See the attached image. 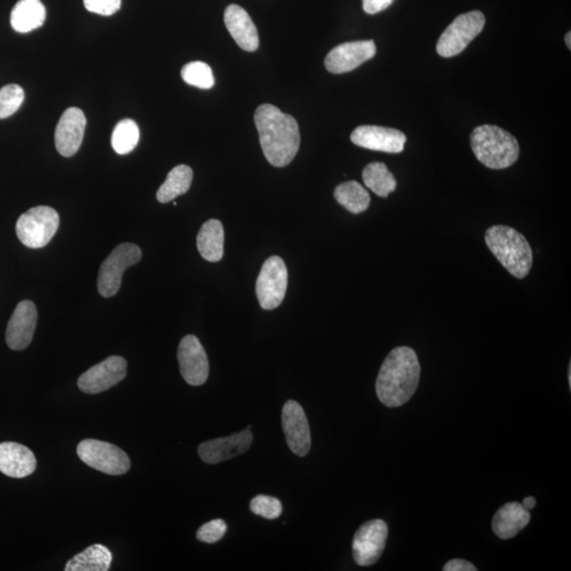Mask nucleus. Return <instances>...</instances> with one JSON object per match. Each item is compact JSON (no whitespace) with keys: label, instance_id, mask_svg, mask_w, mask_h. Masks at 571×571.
Listing matches in <instances>:
<instances>
[{"label":"nucleus","instance_id":"1","mask_svg":"<svg viewBox=\"0 0 571 571\" xmlns=\"http://www.w3.org/2000/svg\"><path fill=\"white\" fill-rule=\"evenodd\" d=\"M256 128L266 159L275 168H284L297 156L301 144L300 127L291 115L271 104H262L254 115Z\"/></svg>","mask_w":571,"mask_h":571},{"label":"nucleus","instance_id":"2","mask_svg":"<svg viewBox=\"0 0 571 571\" xmlns=\"http://www.w3.org/2000/svg\"><path fill=\"white\" fill-rule=\"evenodd\" d=\"M420 363L415 351L408 346L393 349L381 366L376 382L377 396L387 408H399L416 393Z\"/></svg>","mask_w":571,"mask_h":571},{"label":"nucleus","instance_id":"3","mask_svg":"<svg viewBox=\"0 0 571 571\" xmlns=\"http://www.w3.org/2000/svg\"><path fill=\"white\" fill-rule=\"evenodd\" d=\"M490 251L516 279L526 278L534 264V252L525 236L508 226H494L484 235Z\"/></svg>","mask_w":571,"mask_h":571},{"label":"nucleus","instance_id":"4","mask_svg":"<svg viewBox=\"0 0 571 571\" xmlns=\"http://www.w3.org/2000/svg\"><path fill=\"white\" fill-rule=\"evenodd\" d=\"M471 148L477 160L492 169L510 168L520 156V146L515 138L508 131L488 124L472 131Z\"/></svg>","mask_w":571,"mask_h":571},{"label":"nucleus","instance_id":"5","mask_svg":"<svg viewBox=\"0 0 571 571\" xmlns=\"http://www.w3.org/2000/svg\"><path fill=\"white\" fill-rule=\"evenodd\" d=\"M60 227V216L55 209L39 206L28 209L16 222V235L22 244L31 249L47 246Z\"/></svg>","mask_w":571,"mask_h":571},{"label":"nucleus","instance_id":"6","mask_svg":"<svg viewBox=\"0 0 571 571\" xmlns=\"http://www.w3.org/2000/svg\"><path fill=\"white\" fill-rule=\"evenodd\" d=\"M76 451L84 464L105 474L123 475L130 468L127 453L113 444L97 439H85L78 444Z\"/></svg>","mask_w":571,"mask_h":571},{"label":"nucleus","instance_id":"7","mask_svg":"<svg viewBox=\"0 0 571 571\" xmlns=\"http://www.w3.org/2000/svg\"><path fill=\"white\" fill-rule=\"evenodd\" d=\"M141 258V249L130 242L115 248L108 258L102 262L100 271H98L97 289L102 297H114L121 287L123 273L129 267L138 264Z\"/></svg>","mask_w":571,"mask_h":571},{"label":"nucleus","instance_id":"8","mask_svg":"<svg viewBox=\"0 0 571 571\" xmlns=\"http://www.w3.org/2000/svg\"><path fill=\"white\" fill-rule=\"evenodd\" d=\"M484 24L485 18L481 11H471L457 16L438 39V55L443 57L461 55L483 31Z\"/></svg>","mask_w":571,"mask_h":571},{"label":"nucleus","instance_id":"9","mask_svg":"<svg viewBox=\"0 0 571 571\" xmlns=\"http://www.w3.org/2000/svg\"><path fill=\"white\" fill-rule=\"evenodd\" d=\"M288 285V271L280 256H271L261 267L256 281V295L262 310L273 311L283 303Z\"/></svg>","mask_w":571,"mask_h":571},{"label":"nucleus","instance_id":"10","mask_svg":"<svg viewBox=\"0 0 571 571\" xmlns=\"http://www.w3.org/2000/svg\"><path fill=\"white\" fill-rule=\"evenodd\" d=\"M389 528L382 520L366 522L361 526L352 542L353 559L360 566H373L385 549Z\"/></svg>","mask_w":571,"mask_h":571},{"label":"nucleus","instance_id":"11","mask_svg":"<svg viewBox=\"0 0 571 571\" xmlns=\"http://www.w3.org/2000/svg\"><path fill=\"white\" fill-rule=\"evenodd\" d=\"M127 360L111 356L84 372L78 379L77 385L83 393L95 395L120 383L127 377Z\"/></svg>","mask_w":571,"mask_h":571},{"label":"nucleus","instance_id":"12","mask_svg":"<svg viewBox=\"0 0 571 571\" xmlns=\"http://www.w3.org/2000/svg\"><path fill=\"white\" fill-rule=\"evenodd\" d=\"M281 424L289 449L295 455L306 456L311 448V434L310 423L300 403L288 400L281 412Z\"/></svg>","mask_w":571,"mask_h":571},{"label":"nucleus","instance_id":"13","mask_svg":"<svg viewBox=\"0 0 571 571\" xmlns=\"http://www.w3.org/2000/svg\"><path fill=\"white\" fill-rule=\"evenodd\" d=\"M377 52L373 41L344 43L334 47L325 58V67L334 75L346 74L370 61Z\"/></svg>","mask_w":571,"mask_h":571},{"label":"nucleus","instance_id":"14","mask_svg":"<svg viewBox=\"0 0 571 571\" xmlns=\"http://www.w3.org/2000/svg\"><path fill=\"white\" fill-rule=\"evenodd\" d=\"M178 361L181 376L189 385L200 386L206 383L209 377V360L197 337L189 334L181 340Z\"/></svg>","mask_w":571,"mask_h":571},{"label":"nucleus","instance_id":"15","mask_svg":"<svg viewBox=\"0 0 571 571\" xmlns=\"http://www.w3.org/2000/svg\"><path fill=\"white\" fill-rule=\"evenodd\" d=\"M351 140L357 147L390 154L403 153L406 136L395 128L363 126L352 131Z\"/></svg>","mask_w":571,"mask_h":571},{"label":"nucleus","instance_id":"16","mask_svg":"<svg viewBox=\"0 0 571 571\" xmlns=\"http://www.w3.org/2000/svg\"><path fill=\"white\" fill-rule=\"evenodd\" d=\"M37 323V311L31 301L19 303L9 321L5 342L13 351H23L32 342Z\"/></svg>","mask_w":571,"mask_h":571},{"label":"nucleus","instance_id":"17","mask_svg":"<svg viewBox=\"0 0 571 571\" xmlns=\"http://www.w3.org/2000/svg\"><path fill=\"white\" fill-rule=\"evenodd\" d=\"M253 443L252 432L249 429L229 437L216 438L199 445V454L203 462L215 464L244 454Z\"/></svg>","mask_w":571,"mask_h":571},{"label":"nucleus","instance_id":"18","mask_svg":"<svg viewBox=\"0 0 571 571\" xmlns=\"http://www.w3.org/2000/svg\"><path fill=\"white\" fill-rule=\"evenodd\" d=\"M87 117L80 108L65 111L56 129V147L64 157H72L80 149L87 128Z\"/></svg>","mask_w":571,"mask_h":571},{"label":"nucleus","instance_id":"19","mask_svg":"<svg viewBox=\"0 0 571 571\" xmlns=\"http://www.w3.org/2000/svg\"><path fill=\"white\" fill-rule=\"evenodd\" d=\"M36 458L33 452L21 444H0V472L13 478L31 475L36 469Z\"/></svg>","mask_w":571,"mask_h":571},{"label":"nucleus","instance_id":"20","mask_svg":"<svg viewBox=\"0 0 571 571\" xmlns=\"http://www.w3.org/2000/svg\"><path fill=\"white\" fill-rule=\"evenodd\" d=\"M225 25L229 35L242 50L248 52L258 50L259 32L245 9L239 5H229L225 12Z\"/></svg>","mask_w":571,"mask_h":571},{"label":"nucleus","instance_id":"21","mask_svg":"<svg viewBox=\"0 0 571 571\" xmlns=\"http://www.w3.org/2000/svg\"><path fill=\"white\" fill-rule=\"evenodd\" d=\"M530 518L529 511L522 504L508 503L497 510L492 521V529L500 539L509 540L527 527Z\"/></svg>","mask_w":571,"mask_h":571},{"label":"nucleus","instance_id":"22","mask_svg":"<svg viewBox=\"0 0 571 571\" xmlns=\"http://www.w3.org/2000/svg\"><path fill=\"white\" fill-rule=\"evenodd\" d=\"M46 16L41 0H19L11 12V25L18 33H28L41 28Z\"/></svg>","mask_w":571,"mask_h":571},{"label":"nucleus","instance_id":"23","mask_svg":"<svg viewBox=\"0 0 571 571\" xmlns=\"http://www.w3.org/2000/svg\"><path fill=\"white\" fill-rule=\"evenodd\" d=\"M225 244V231L222 223L218 219H209L203 223L199 236L197 248L203 259L211 262L221 260Z\"/></svg>","mask_w":571,"mask_h":571},{"label":"nucleus","instance_id":"24","mask_svg":"<svg viewBox=\"0 0 571 571\" xmlns=\"http://www.w3.org/2000/svg\"><path fill=\"white\" fill-rule=\"evenodd\" d=\"M113 562V555L101 544L85 549L66 564V571H107Z\"/></svg>","mask_w":571,"mask_h":571},{"label":"nucleus","instance_id":"25","mask_svg":"<svg viewBox=\"0 0 571 571\" xmlns=\"http://www.w3.org/2000/svg\"><path fill=\"white\" fill-rule=\"evenodd\" d=\"M193 169L185 164L174 168L168 175V178L157 192V199L161 203L173 201L186 194L192 185Z\"/></svg>","mask_w":571,"mask_h":571},{"label":"nucleus","instance_id":"26","mask_svg":"<svg viewBox=\"0 0 571 571\" xmlns=\"http://www.w3.org/2000/svg\"><path fill=\"white\" fill-rule=\"evenodd\" d=\"M334 199L352 214L366 211L371 205L369 192L357 181L344 182L334 189Z\"/></svg>","mask_w":571,"mask_h":571},{"label":"nucleus","instance_id":"27","mask_svg":"<svg viewBox=\"0 0 571 571\" xmlns=\"http://www.w3.org/2000/svg\"><path fill=\"white\" fill-rule=\"evenodd\" d=\"M364 185L373 193L386 199L397 188L395 177L382 162H372L363 169Z\"/></svg>","mask_w":571,"mask_h":571},{"label":"nucleus","instance_id":"28","mask_svg":"<svg viewBox=\"0 0 571 571\" xmlns=\"http://www.w3.org/2000/svg\"><path fill=\"white\" fill-rule=\"evenodd\" d=\"M140 139V129L137 123L130 119L117 124L111 136V146L119 155H127L136 148Z\"/></svg>","mask_w":571,"mask_h":571},{"label":"nucleus","instance_id":"29","mask_svg":"<svg viewBox=\"0 0 571 571\" xmlns=\"http://www.w3.org/2000/svg\"><path fill=\"white\" fill-rule=\"evenodd\" d=\"M183 81L200 89H211L215 85L212 68L203 62H190L181 70Z\"/></svg>","mask_w":571,"mask_h":571},{"label":"nucleus","instance_id":"30","mask_svg":"<svg viewBox=\"0 0 571 571\" xmlns=\"http://www.w3.org/2000/svg\"><path fill=\"white\" fill-rule=\"evenodd\" d=\"M24 100V89L16 84H9L0 89V119L15 115Z\"/></svg>","mask_w":571,"mask_h":571},{"label":"nucleus","instance_id":"31","mask_svg":"<svg viewBox=\"0 0 571 571\" xmlns=\"http://www.w3.org/2000/svg\"><path fill=\"white\" fill-rule=\"evenodd\" d=\"M250 510L254 515L267 518V520H275L281 512H283V505L278 498L268 495H258L253 498L250 503Z\"/></svg>","mask_w":571,"mask_h":571},{"label":"nucleus","instance_id":"32","mask_svg":"<svg viewBox=\"0 0 571 571\" xmlns=\"http://www.w3.org/2000/svg\"><path fill=\"white\" fill-rule=\"evenodd\" d=\"M227 523L220 518L202 525L197 531V540L203 543L214 544L218 543L227 534Z\"/></svg>","mask_w":571,"mask_h":571},{"label":"nucleus","instance_id":"33","mask_svg":"<svg viewBox=\"0 0 571 571\" xmlns=\"http://www.w3.org/2000/svg\"><path fill=\"white\" fill-rule=\"evenodd\" d=\"M122 0H84L85 8L102 16L114 15L120 10Z\"/></svg>","mask_w":571,"mask_h":571},{"label":"nucleus","instance_id":"34","mask_svg":"<svg viewBox=\"0 0 571 571\" xmlns=\"http://www.w3.org/2000/svg\"><path fill=\"white\" fill-rule=\"evenodd\" d=\"M393 0H363V10L367 15H377L390 8Z\"/></svg>","mask_w":571,"mask_h":571},{"label":"nucleus","instance_id":"35","mask_svg":"<svg viewBox=\"0 0 571 571\" xmlns=\"http://www.w3.org/2000/svg\"><path fill=\"white\" fill-rule=\"evenodd\" d=\"M444 571H476L477 568L474 566V564L462 560V559H454L451 560L445 564L444 567Z\"/></svg>","mask_w":571,"mask_h":571},{"label":"nucleus","instance_id":"36","mask_svg":"<svg viewBox=\"0 0 571 571\" xmlns=\"http://www.w3.org/2000/svg\"><path fill=\"white\" fill-rule=\"evenodd\" d=\"M535 498L533 496H529L525 498V500L523 501L522 506L526 509V510H530L535 508Z\"/></svg>","mask_w":571,"mask_h":571},{"label":"nucleus","instance_id":"37","mask_svg":"<svg viewBox=\"0 0 571 571\" xmlns=\"http://www.w3.org/2000/svg\"><path fill=\"white\" fill-rule=\"evenodd\" d=\"M566 43L568 46V49H571V32H568L566 36Z\"/></svg>","mask_w":571,"mask_h":571},{"label":"nucleus","instance_id":"38","mask_svg":"<svg viewBox=\"0 0 571 571\" xmlns=\"http://www.w3.org/2000/svg\"><path fill=\"white\" fill-rule=\"evenodd\" d=\"M568 381H569V385H571V371H570V365H569V372H568Z\"/></svg>","mask_w":571,"mask_h":571}]
</instances>
